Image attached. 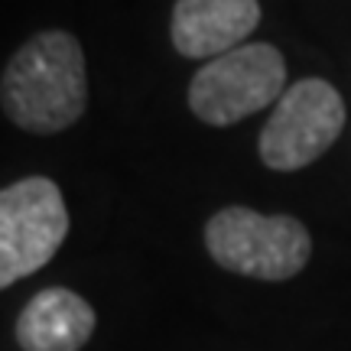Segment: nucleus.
I'll return each mask as SVG.
<instances>
[{
  "instance_id": "obj_2",
  "label": "nucleus",
  "mask_w": 351,
  "mask_h": 351,
  "mask_svg": "<svg viewBox=\"0 0 351 351\" xmlns=\"http://www.w3.org/2000/svg\"><path fill=\"white\" fill-rule=\"evenodd\" d=\"M205 247L212 261L231 274L276 283L306 267L313 238L293 215H261L244 205H231L208 218Z\"/></svg>"
},
{
  "instance_id": "obj_5",
  "label": "nucleus",
  "mask_w": 351,
  "mask_h": 351,
  "mask_svg": "<svg viewBox=\"0 0 351 351\" xmlns=\"http://www.w3.org/2000/svg\"><path fill=\"white\" fill-rule=\"evenodd\" d=\"M345 127V101L326 78H300L276 101L261 134V160L276 173L315 163Z\"/></svg>"
},
{
  "instance_id": "obj_7",
  "label": "nucleus",
  "mask_w": 351,
  "mask_h": 351,
  "mask_svg": "<svg viewBox=\"0 0 351 351\" xmlns=\"http://www.w3.org/2000/svg\"><path fill=\"white\" fill-rule=\"evenodd\" d=\"M95 309L78 293L52 287L36 293L16 319L23 351H78L95 332Z\"/></svg>"
},
{
  "instance_id": "obj_6",
  "label": "nucleus",
  "mask_w": 351,
  "mask_h": 351,
  "mask_svg": "<svg viewBox=\"0 0 351 351\" xmlns=\"http://www.w3.org/2000/svg\"><path fill=\"white\" fill-rule=\"evenodd\" d=\"M261 23L257 0H176L173 46L186 59H218L238 49Z\"/></svg>"
},
{
  "instance_id": "obj_3",
  "label": "nucleus",
  "mask_w": 351,
  "mask_h": 351,
  "mask_svg": "<svg viewBox=\"0 0 351 351\" xmlns=\"http://www.w3.org/2000/svg\"><path fill=\"white\" fill-rule=\"evenodd\" d=\"M287 91V59L270 43H247L205 62L189 85L192 114L212 127L238 124Z\"/></svg>"
},
{
  "instance_id": "obj_4",
  "label": "nucleus",
  "mask_w": 351,
  "mask_h": 351,
  "mask_svg": "<svg viewBox=\"0 0 351 351\" xmlns=\"http://www.w3.org/2000/svg\"><path fill=\"white\" fill-rule=\"evenodd\" d=\"M69 234V208L59 186L29 176L0 189V289L36 274Z\"/></svg>"
},
{
  "instance_id": "obj_1",
  "label": "nucleus",
  "mask_w": 351,
  "mask_h": 351,
  "mask_svg": "<svg viewBox=\"0 0 351 351\" xmlns=\"http://www.w3.org/2000/svg\"><path fill=\"white\" fill-rule=\"evenodd\" d=\"M0 104L29 134H59L85 114V56L72 33L46 29L10 56L0 78Z\"/></svg>"
}]
</instances>
